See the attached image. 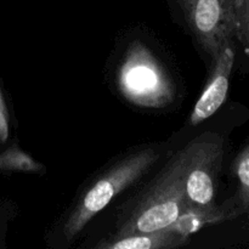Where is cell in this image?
Here are the masks:
<instances>
[{
	"label": "cell",
	"mask_w": 249,
	"mask_h": 249,
	"mask_svg": "<svg viewBox=\"0 0 249 249\" xmlns=\"http://www.w3.org/2000/svg\"><path fill=\"white\" fill-rule=\"evenodd\" d=\"M184 153L180 151L145 195L119 220L114 238L174 229L190 235L224 218L219 209L201 211L187 199L182 185Z\"/></svg>",
	"instance_id": "1"
},
{
	"label": "cell",
	"mask_w": 249,
	"mask_h": 249,
	"mask_svg": "<svg viewBox=\"0 0 249 249\" xmlns=\"http://www.w3.org/2000/svg\"><path fill=\"white\" fill-rule=\"evenodd\" d=\"M235 36L249 49V0H231Z\"/></svg>",
	"instance_id": "9"
},
{
	"label": "cell",
	"mask_w": 249,
	"mask_h": 249,
	"mask_svg": "<svg viewBox=\"0 0 249 249\" xmlns=\"http://www.w3.org/2000/svg\"><path fill=\"white\" fill-rule=\"evenodd\" d=\"M189 235L179 232L174 229L135 233L113 238L108 242L100 243L97 247L104 249H158L177 248L189 242Z\"/></svg>",
	"instance_id": "7"
},
{
	"label": "cell",
	"mask_w": 249,
	"mask_h": 249,
	"mask_svg": "<svg viewBox=\"0 0 249 249\" xmlns=\"http://www.w3.org/2000/svg\"><path fill=\"white\" fill-rule=\"evenodd\" d=\"M182 185L190 203L201 211H214L215 182L223 160V141L218 135H204L182 150Z\"/></svg>",
	"instance_id": "4"
},
{
	"label": "cell",
	"mask_w": 249,
	"mask_h": 249,
	"mask_svg": "<svg viewBox=\"0 0 249 249\" xmlns=\"http://www.w3.org/2000/svg\"><path fill=\"white\" fill-rule=\"evenodd\" d=\"M236 175L240 182L241 201L249 206V146L238 156L236 160Z\"/></svg>",
	"instance_id": "10"
},
{
	"label": "cell",
	"mask_w": 249,
	"mask_h": 249,
	"mask_svg": "<svg viewBox=\"0 0 249 249\" xmlns=\"http://www.w3.org/2000/svg\"><path fill=\"white\" fill-rule=\"evenodd\" d=\"M233 63H235V51L231 45H228L215 58V66L211 79L199 96L198 101L196 102V106L190 117L191 125L195 126L201 124L223 106L228 96Z\"/></svg>",
	"instance_id": "6"
},
{
	"label": "cell",
	"mask_w": 249,
	"mask_h": 249,
	"mask_svg": "<svg viewBox=\"0 0 249 249\" xmlns=\"http://www.w3.org/2000/svg\"><path fill=\"white\" fill-rule=\"evenodd\" d=\"M160 160V152L145 148L126 156L101 175L73 208L63 225V235L72 241L96 214L104 211L109 202L138 181Z\"/></svg>",
	"instance_id": "2"
},
{
	"label": "cell",
	"mask_w": 249,
	"mask_h": 249,
	"mask_svg": "<svg viewBox=\"0 0 249 249\" xmlns=\"http://www.w3.org/2000/svg\"><path fill=\"white\" fill-rule=\"evenodd\" d=\"M0 170L39 174L44 173L45 168L17 146H12L0 155Z\"/></svg>",
	"instance_id": "8"
},
{
	"label": "cell",
	"mask_w": 249,
	"mask_h": 249,
	"mask_svg": "<svg viewBox=\"0 0 249 249\" xmlns=\"http://www.w3.org/2000/svg\"><path fill=\"white\" fill-rule=\"evenodd\" d=\"M117 83L124 99L135 106L163 108L174 101L172 78L155 53L141 41H134L126 49Z\"/></svg>",
	"instance_id": "3"
},
{
	"label": "cell",
	"mask_w": 249,
	"mask_h": 249,
	"mask_svg": "<svg viewBox=\"0 0 249 249\" xmlns=\"http://www.w3.org/2000/svg\"><path fill=\"white\" fill-rule=\"evenodd\" d=\"M7 136H9V118H7V111L1 92H0V141L1 142L6 141Z\"/></svg>",
	"instance_id": "11"
},
{
	"label": "cell",
	"mask_w": 249,
	"mask_h": 249,
	"mask_svg": "<svg viewBox=\"0 0 249 249\" xmlns=\"http://www.w3.org/2000/svg\"><path fill=\"white\" fill-rule=\"evenodd\" d=\"M224 4H225V7H226V10H228V14H229V16H230L231 21H232V24H233L232 14H231V0H224ZM233 28H235V27H233Z\"/></svg>",
	"instance_id": "12"
},
{
	"label": "cell",
	"mask_w": 249,
	"mask_h": 249,
	"mask_svg": "<svg viewBox=\"0 0 249 249\" xmlns=\"http://www.w3.org/2000/svg\"><path fill=\"white\" fill-rule=\"evenodd\" d=\"M202 48L215 60L231 45L235 28L223 0H178Z\"/></svg>",
	"instance_id": "5"
}]
</instances>
